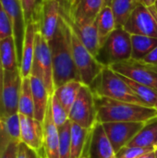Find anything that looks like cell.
Segmentation results:
<instances>
[{
  "label": "cell",
  "mask_w": 157,
  "mask_h": 158,
  "mask_svg": "<svg viewBox=\"0 0 157 158\" xmlns=\"http://www.w3.org/2000/svg\"><path fill=\"white\" fill-rule=\"evenodd\" d=\"M45 158H46V157H45Z\"/></svg>",
  "instance_id": "51"
},
{
  "label": "cell",
  "mask_w": 157,
  "mask_h": 158,
  "mask_svg": "<svg viewBox=\"0 0 157 158\" xmlns=\"http://www.w3.org/2000/svg\"><path fill=\"white\" fill-rule=\"evenodd\" d=\"M20 142L34 150L42 158L46 157L43 147V125L34 118L19 114Z\"/></svg>",
  "instance_id": "14"
},
{
  "label": "cell",
  "mask_w": 157,
  "mask_h": 158,
  "mask_svg": "<svg viewBox=\"0 0 157 158\" xmlns=\"http://www.w3.org/2000/svg\"><path fill=\"white\" fill-rule=\"evenodd\" d=\"M120 77L123 79V81L130 86V88L132 90V92L135 94V95L146 106L155 107V105L157 102V92L154 89L138 82L132 79H130L126 76H123L119 74Z\"/></svg>",
  "instance_id": "26"
},
{
  "label": "cell",
  "mask_w": 157,
  "mask_h": 158,
  "mask_svg": "<svg viewBox=\"0 0 157 158\" xmlns=\"http://www.w3.org/2000/svg\"><path fill=\"white\" fill-rule=\"evenodd\" d=\"M89 87L94 96L146 106L135 95L120 75L109 67H105Z\"/></svg>",
  "instance_id": "3"
},
{
  "label": "cell",
  "mask_w": 157,
  "mask_h": 158,
  "mask_svg": "<svg viewBox=\"0 0 157 158\" xmlns=\"http://www.w3.org/2000/svg\"><path fill=\"white\" fill-rule=\"evenodd\" d=\"M58 132H59V158H70L71 121L68 119L66 124L58 128Z\"/></svg>",
  "instance_id": "32"
},
{
  "label": "cell",
  "mask_w": 157,
  "mask_h": 158,
  "mask_svg": "<svg viewBox=\"0 0 157 158\" xmlns=\"http://www.w3.org/2000/svg\"><path fill=\"white\" fill-rule=\"evenodd\" d=\"M155 10H156V13H157V0L155 1Z\"/></svg>",
  "instance_id": "44"
},
{
  "label": "cell",
  "mask_w": 157,
  "mask_h": 158,
  "mask_svg": "<svg viewBox=\"0 0 157 158\" xmlns=\"http://www.w3.org/2000/svg\"><path fill=\"white\" fill-rule=\"evenodd\" d=\"M30 81L34 103V118L43 123L48 108L50 95L43 81L38 75L31 74Z\"/></svg>",
  "instance_id": "19"
},
{
  "label": "cell",
  "mask_w": 157,
  "mask_h": 158,
  "mask_svg": "<svg viewBox=\"0 0 157 158\" xmlns=\"http://www.w3.org/2000/svg\"><path fill=\"white\" fill-rule=\"evenodd\" d=\"M83 83L79 81H71L55 89L54 94L64 106L66 111L69 113L72 105L74 104L78 94Z\"/></svg>",
  "instance_id": "25"
},
{
  "label": "cell",
  "mask_w": 157,
  "mask_h": 158,
  "mask_svg": "<svg viewBox=\"0 0 157 158\" xmlns=\"http://www.w3.org/2000/svg\"><path fill=\"white\" fill-rule=\"evenodd\" d=\"M138 158H156V157H155V151H153V152H150V153L144 154V155L141 156L140 157H138Z\"/></svg>",
  "instance_id": "41"
},
{
  "label": "cell",
  "mask_w": 157,
  "mask_h": 158,
  "mask_svg": "<svg viewBox=\"0 0 157 158\" xmlns=\"http://www.w3.org/2000/svg\"><path fill=\"white\" fill-rule=\"evenodd\" d=\"M130 34L123 28H117L100 47L96 59L105 67L131 58Z\"/></svg>",
  "instance_id": "4"
},
{
  "label": "cell",
  "mask_w": 157,
  "mask_h": 158,
  "mask_svg": "<svg viewBox=\"0 0 157 158\" xmlns=\"http://www.w3.org/2000/svg\"><path fill=\"white\" fill-rule=\"evenodd\" d=\"M22 77L19 69L15 71H2L0 94V118L19 113V100Z\"/></svg>",
  "instance_id": "8"
},
{
  "label": "cell",
  "mask_w": 157,
  "mask_h": 158,
  "mask_svg": "<svg viewBox=\"0 0 157 158\" xmlns=\"http://www.w3.org/2000/svg\"><path fill=\"white\" fill-rule=\"evenodd\" d=\"M138 1L140 3H142L143 5H144L145 6L151 7V6H155L156 0H138Z\"/></svg>",
  "instance_id": "39"
},
{
  "label": "cell",
  "mask_w": 157,
  "mask_h": 158,
  "mask_svg": "<svg viewBox=\"0 0 157 158\" xmlns=\"http://www.w3.org/2000/svg\"><path fill=\"white\" fill-rule=\"evenodd\" d=\"M146 121L138 122H106L103 123L104 130L109 138L116 153L127 146L143 128Z\"/></svg>",
  "instance_id": "13"
},
{
  "label": "cell",
  "mask_w": 157,
  "mask_h": 158,
  "mask_svg": "<svg viewBox=\"0 0 157 158\" xmlns=\"http://www.w3.org/2000/svg\"><path fill=\"white\" fill-rule=\"evenodd\" d=\"M50 109L54 123L57 128L62 127L68 120V113L58 101L55 94L50 96Z\"/></svg>",
  "instance_id": "33"
},
{
  "label": "cell",
  "mask_w": 157,
  "mask_h": 158,
  "mask_svg": "<svg viewBox=\"0 0 157 158\" xmlns=\"http://www.w3.org/2000/svg\"><path fill=\"white\" fill-rule=\"evenodd\" d=\"M138 0H112L111 8L113 10L117 28H122L133 10Z\"/></svg>",
  "instance_id": "29"
},
{
  "label": "cell",
  "mask_w": 157,
  "mask_h": 158,
  "mask_svg": "<svg viewBox=\"0 0 157 158\" xmlns=\"http://www.w3.org/2000/svg\"><path fill=\"white\" fill-rule=\"evenodd\" d=\"M70 28V27H69ZM71 45L74 63L80 75L81 81L90 86L95 78L100 74L105 66H103L95 56L84 46V44L78 39V37L71 31Z\"/></svg>",
  "instance_id": "5"
},
{
  "label": "cell",
  "mask_w": 157,
  "mask_h": 158,
  "mask_svg": "<svg viewBox=\"0 0 157 158\" xmlns=\"http://www.w3.org/2000/svg\"><path fill=\"white\" fill-rule=\"evenodd\" d=\"M21 142H11L5 151L0 155V158H18L19 145Z\"/></svg>",
  "instance_id": "36"
},
{
  "label": "cell",
  "mask_w": 157,
  "mask_h": 158,
  "mask_svg": "<svg viewBox=\"0 0 157 158\" xmlns=\"http://www.w3.org/2000/svg\"><path fill=\"white\" fill-rule=\"evenodd\" d=\"M26 24L30 22L39 23L40 13L43 0H19Z\"/></svg>",
  "instance_id": "30"
},
{
  "label": "cell",
  "mask_w": 157,
  "mask_h": 158,
  "mask_svg": "<svg viewBox=\"0 0 157 158\" xmlns=\"http://www.w3.org/2000/svg\"><path fill=\"white\" fill-rule=\"evenodd\" d=\"M38 31H39V23L30 22L26 24V31L23 40L21 58L19 63V71L22 78H27L31 76L32 64H33V57H34L35 38Z\"/></svg>",
  "instance_id": "17"
},
{
  "label": "cell",
  "mask_w": 157,
  "mask_h": 158,
  "mask_svg": "<svg viewBox=\"0 0 157 158\" xmlns=\"http://www.w3.org/2000/svg\"><path fill=\"white\" fill-rule=\"evenodd\" d=\"M156 146H157V145H156Z\"/></svg>",
  "instance_id": "50"
},
{
  "label": "cell",
  "mask_w": 157,
  "mask_h": 158,
  "mask_svg": "<svg viewBox=\"0 0 157 158\" xmlns=\"http://www.w3.org/2000/svg\"><path fill=\"white\" fill-rule=\"evenodd\" d=\"M155 109H156V110H157V102H156V104L155 105Z\"/></svg>",
  "instance_id": "48"
},
{
  "label": "cell",
  "mask_w": 157,
  "mask_h": 158,
  "mask_svg": "<svg viewBox=\"0 0 157 158\" xmlns=\"http://www.w3.org/2000/svg\"><path fill=\"white\" fill-rule=\"evenodd\" d=\"M19 113L27 117L34 118V103L30 77L22 78L19 100Z\"/></svg>",
  "instance_id": "27"
},
{
  "label": "cell",
  "mask_w": 157,
  "mask_h": 158,
  "mask_svg": "<svg viewBox=\"0 0 157 158\" xmlns=\"http://www.w3.org/2000/svg\"><path fill=\"white\" fill-rule=\"evenodd\" d=\"M43 125V147H44L46 158H59V132H58V128L54 123L52 118L51 109H50V101Z\"/></svg>",
  "instance_id": "20"
},
{
  "label": "cell",
  "mask_w": 157,
  "mask_h": 158,
  "mask_svg": "<svg viewBox=\"0 0 157 158\" xmlns=\"http://www.w3.org/2000/svg\"><path fill=\"white\" fill-rule=\"evenodd\" d=\"M66 2H67V4L68 5V4H69V2H70V0H66Z\"/></svg>",
  "instance_id": "47"
},
{
  "label": "cell",
  "mask_w": 157,
  "mask_h": 158,
  "mask_svg": "<svg viewBox=\"0 0 157 158\" xmlns=\"http://www.w3.org/2000/svg\"><path fill=\"white\" fill-rule=\"evenodd\" d=\"M28 156L29 158H42L34 150H31L28 147Z\"/></svg>",
  "instance_id": "40"
},
{
  "label": "cell",
  "mask_w": 157,
  "mask_h": 158,
  "mask_svg": "<svg viewBox=\"0 0 157 158\" xmlns=\"http://www.w3.org/2000/svg\"><path fill=\"white\" fill-rule=\"evenodd\" d=\"M18 158H29V156H28V146L23 143H20L19 145Z\"/></svg>",
  "instance_id": "38"
},
{
  "label": "cell",
  "mask_w": 157,
  "mask_h": 158,
  "mask_svg": "<svg viewBox=\"0 0 157 158\" xmlns=\"http://www.w3.org/2000/svg\"><path fill=\"white\" fill-rule=\"evenodd\" d=\"M67 17L78 24L93 23L104 6V0H75L68 6L66 0H60Z\"/></svg>",
  "instance_id": "12"
},
{
  "label": "cell",
  "mask_w": 157,
  "mask_h": 158,
  "mask_svg": "<svg viewBox=\"0 0 157 158\" xmlns=\"http://www.w3.org/2000/svg\"><path fill=\"white\" fill-rule=\"evenodd\" d=\"M74 1H75V0H70V2H69V4H68V6H69V5H70V4H72V3H73V2H74Z\"/></svg>",
  "instance_id": "46"
},
{
  "label": "cell",
  "mask_w": 157,
  "mask_h": 158,
  "mask_svg": "<svg viewBox=\"0 0 157 158\" xmlns=\"http://www.w3.org/2000/svg\"><path fill=\"white\" fill-rule=\"evenodd\" d=\"M38 75L44 82L49 95H53L55 92L53 80V64L52 56L47 40L42 35L40 31L36 33L35 49L31 73Z\"/></svg>",
  "instance_id": "9"
},
{
  "label": "cell",
  "mask_w": 157,
  "mask_h": 158,
  "mask_svg": "<svg viewBox=\"0 0 157 158\" xmlns=\"http://www.w3.org/2000/svg\"><path fill=\"white\" fill-rule=\"evenodd\" d=\"M61 18L60 0H43L39 19V31L49 42L55 35Z\"/></svg>",
  "instance_id": "15"
},
{
  "label": "cell",
  "mask_w": 157,
  "mask_h": 158,
  "mask_svg": "<svg viewBox=\"0 0 157 158\" xmlns=\"http://www.w3.org/2000/svg\"><path fill=\"white\" fill-rule=\"evenodd\" d=\"M155 148L139 147V146H125L117 153V158H138L141 156L155 151Z\"/></svg>",
  "instance_id": "34"
},
{
  "label": "cell",
  "mask_w": 157,
  "mask_h": 158,
  "mask_svg": "<svg viewBox=\"0 0 157 158\" xmlns=\"http://www.w3.org/2000/svg\"><path fill=\"white\" fill-rule=\"evenodd\" d=\"M61 14L65 18L71 31L78 37V39L84 44V46L90 51V53L96 57L100 49V43H99V37H98L95 21L93 23H89V24H78L76 22H73L64 13L62 6H61Z\"/></svg>",
  "instance_id": "18"
},
{
  "label": "cell",
  "mask_w": 157,
  "mask_h": 158,
  "mask_svg": "<svg viewBox=\"0 0 157 158\" xmlns=\"http://www.w3.org/2000/svg\"><path fill=\"white\" fill-rule=\"evenodd\" d=\"M155 157L157 158V146L155 147Z\"/></svg>",
  "instance_id": "45"
},
{
  "label": "cell",
  "mask_w": 157,
  "mask_h": 158,
  "mask_svg": "<svg viewBox=\"0 0 157 158\" xmlns=\"http://www.w3.org/2000/svg\"><path fill=\"white\" fill-rule=\"evenodd\" d=\"M122 28L130 34L157 38V13L155 6L148 7L137 1Z\"/></svg>",
  "instance_id": "7"
},
{
  "label": "cell",
  "mask_w": 157,
  "mask_h": 158,
  "mask_svg": "<svg viewBox=\"0 0 157 158\" xmlns=\"http://www.w3.org/2000/svg\"><path fill=\"white\" fill-rule=\"evenodd\" d=\"M95 24L101 47L107 37L117 29L116 19L110 6H104L102 7L95 19Z\"/></svg>",
  "instance_id": "22"
},
{
  "label": "cell",
  "mask_w": 157,
  "mask_h": 158,
  "mask_svg": "<svg viewBox=\"0 0 157 158\" xmlns=\"http://www.w3.org/2000/svg\"><path fill=\"white\" fill-rule=\"evenodd\" d=\"M89 134V130L71 122L70 158H81Z\"/></svg>",
  "instance_id": "28"
},
{
  "label": "cell",
  "mask_w": 157,
  "mask_h": 158,
  "mask_svg": "<svg viewBox=\"0 0 157 158\" xmlns=\"http://www.w3.org/2000/svg\"><path fill=\"white\" fill-rule=\"evenodd\" d=\"M0 66L2 71H15L19 69V62L13 36L0 40Z\"/></svg>",
  "instance_id": "21"
},
{
  "label": "cell",
  "mask_w": 157,
  "mask_h": 158,
  "mask_svg": "<svg viewBox=\"0 0 157 158\" xmlns=\"http://www.w3.org/2000/svg\"><path fill=\"white\" fill-rule=\"evenodd\" d=\"M131 40V58L137 61L143 60L147 55H149L157 46V38L130 34Z\"/></svg>",
  "instance_id": "24"
},
{
  "label": "cell",
  "mask_w": 157,
  "mask_h": 158,
  "mask_svg": "<svg viewBox=\"0 0 157 158\" xmlns=\"http://www.w3.org/2000/svg\"><path fill=\"white\" fill-rule=\"evenodd\" d=\"M13 36V27L10 19L0 2V40Z\"/></svg>",
  "instance_id": "35"
},
{
  "label": "cell",
  "mask_w": 157,
  "mask_h": 158,
  "mask_svg": "<svg viewBox=\"0 0 157 158\" xmlns=\"http://www.w3.org/2000/svg\"><path fill=\"white\" fill-rule=\"evenodd\" d=\"M1 87H2V69L0 66V94H1Z\"/></svg>",
  "instance_id": "43"
},
{
  "label": "cell",
  "mask_w": 157,
  "mask_h": 158,
  "mask_svg": "<svg viewBox=\"0 0 157 158\" xmlns=\"http://www.w3.org/2000/svg\"><path fill=\"white\" fill-rule=\"evenodd\" d=\"M112 0H104V6H111Z\"/></svg>",
  "instance_id": "42"
},
{
  "label": "cell",
  "mask_w": 157,
  "mask_h": 158,
  "mask_svg": "<svg viewBox=\"0 0 157 158\" xmlns=\"http://www.w3.org/2000/svg\"><path fill=\"white\" fill-rule=\"evenodd\" d=\"M81 158H86V157H81Z\"/></svg>",
  "instance_id": "49"
},
{
  "label": "cell",
  "mask_w": 157,
  "mask_h": 158,
  "mask_svg": "<svg viewBox=\"0 0 157 158\" xmlns=\"http://www.w3.org/2000/svg\"><path fill=\"white\" fill-rule=\"evenodd\" d=\"M157 145V117L146 121L143 128L130 141L127 146L151 147L155 148Z\"/></svg>",
  "instance_id": "23"
},
{
  "label": "cell",
  "mask_w": 157,
  "mask_h": 158,
  "mask_svg": "<svg viewBox=\"0 0 157 158\" xmlns=\"http://www.w3.org/2000/svg\"><path fill=\"white\" fill-rule=\"evenodd\" d=\"M81 157L117 158V153L102 123L96 121L89 130L86 145Z\"/></svg>",
  "instance_id": "11"
},
{
  "label": "cell",
  "mask_w": 157,
  "mask_h": 158,
  "mask_svg": "<svg viewBox=\"0 0 157 158\" xmlns=\"http://www.w3.org/2000/svg\"><path fill=\"white\" fill-rule=\"evenodd\" d=\"M68 119L87 130H90L97 121L94 95L88 85L81 86L68 113Z\"/></svg>",
  "instance_id": "6"
},
{
  "label": "cell",
  "mask_w": 157,
  "mask_h": 158,
  "mask_svg": "<svg viewBox=\"0 0 157 158\" xmlns=\"http://www.w3.org/2000/svg\"><path fill=\"white\" fill-rule=\"evenodd\" d=\"M48 44L52 56L55 89L71 81H81L73 59L70 28L62 14L57 30Z\"/></svg>",
  "instance_id": "1"
},
{
  "label": "cell",
  "mask_w": 157,
  "mask_h": 158,
  "mask_svg": "<svg viewBox=\"0 0 157 158\" xmlns=\"http://www.w3.org/2000/svg\"><path fill=\"white\" fill-rule=\"evenodd\" d=\"M0 124L12 141L20 142V120L19 113L0 118Z\"/></svg>",
  "instance_id": "31"
},
{
  "label": "cell",
  "mask_w": 157,
  "mask_h": 158,
  "mask_svg": "<svg viewBox=\"0 0 157 158\" xmlns=\"http://www.w3.org/2000/svg\"><path fill=\"white\" fill-rule=\"evenodd\" d=\"M94 100L97 121L102 124L106 122L148 121L157 117V110L155 107L100 96H94Z\"/></svg>",
  "instance_id": "2"
},
{
  "label": "cell",
  "mask_w": 157,
  "mask_h": 158,
  "mask_svg": "<svg viewBox=\"0 0 157 158\" xmlns=\"http://www.w3.org/2000/svg\"><path fill=\"white\" fill-rule=\"evenodd\" d=\"M4 9L7 13L13 27L14 39L16 43L19 62L20 63L23 40L26 31V22L19 0H0Z\"/></svg>",
  "instance_id": "16"
},
{
  "label": "cell",
  "mask_w": 157,
  "mask_h": 158,
  "mask_svg": "<svg viewBox=\"0 0 157 158\" xmlns=\"http://www.w3.org/2000/svg\"><path fill=\"white\" fill-rule=\"evenodd\" d=\"M144 63L147 64H153V65H157V46L149 54L147 55L143 60H141Z\"/></svg>",
  "instance_id": "37"
},
{
  "label": "cell",
  "mask_w": 157,
  "mask_h": 158,
  "mask_svg": "<svg viewBox=\"0 0 157 158\" xmlns=\"http://www.w3.org/2000/svg\"><path fill=\"white\" fill-rule=\"evenodd\" d=\"M115 72L141 82L157 92V65L129 59L109 67Z\"/></svg>",
  "instance_id": "10"
}]
</instances>
